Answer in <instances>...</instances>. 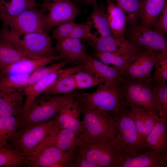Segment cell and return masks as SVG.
<instances>
[{
    "label": "cell",
    "mask_w": 167,
    "mask_h": 167,
    "mask_svg": "<svg viewBox=\"0 0 167 167\" xmlns=\"http://www.w3.org/2000/svg\"><path fill=\"white\" fill-rule=\"evenodd\" d=\"M118 81H107L91 93L74 92L82 109L92 110L114 119L126 106Z\"/></svg>",
    "instance_id": "cell-1"
},
{
    "label": "cell",
    "mask_w": 167,
    "mask_h": 167,
    "mask_svg": "<svg viewBox=\"0 0 167 167\" xmlns=\"http://www.w3.org/2000/svg\"><path fill=\"white\" fill-rule=\"evenodd\" d=\"M77 146L88 159L99 167H117L129 156L116 139H90L80 135Z\"/></svg>",
    "instance_id": "cell-2"
},
{
    "label": "cell",
    "mask_w": 167,
    "mask_h": 167,
    "mask_svg": "<svg viewBox=\"0 0 167 167\" xmlns=\"http://www.w3.org/2000/svg\"><path fill=\"white\" fill-rule=\"evenodd\" d=\"M0 38L4 39L29 55L38 58L56 56L51 38L45 31L18 35L8 27L0 28Z\"/></svg>",
    "instance_id": "cell-3"
},
{
    "label": "cell",
    "mask_w": 167,
    "mask_h": 167,
    "mask_svg": "<svg viewBox=\"0 0 167 167\" xmlns=\"http://www.w3.org/2000/svg\"><path fill=\"white\" fill-rule=\"evenodd\" d=\"M118 83L126 105L140 107L153 112L159 117L156 89L151 81L122 75Z\"/></svg>",
    "instance_id": "cell-4"
},
{
    "label": "cell",
    "mask_w": 167,
    "mask_h": 167,
    "mask_svg": "<svg viewBox=\"0 0 167 167\" xmlns=\"http://www.w3.org/2000/svg\"><path fill=\"white\" fill-rule=\"evenodd\" d=\"M54 134L52 118L44 122L19 129L11 137L8 144L11 148L27 156L46 139Z\"/></svg>",
    "instance_id": "cell-5"
},
{
    "label": "cell",
    "mask_w": 167,
    "mask_h": 167,
    "mask_svg": "<svg viewBox=\"0 0 167 167\" xmlns=\"http://www.w3.org/2000/svg\"><path fill=\"white\" fill-rule=\"evenodd\" d=\"M64 98V95L60 96L42 94L39 96L27 111L18 117V129L44 122L52 118L60 110Z\"/></svg>",
    "instance_id": "cell-6"
},
{
    "label": "cell",
    "mask_w": 167,
    "mask_h": 167,
    "mask_svg": "<svg viewBox=\"0 0 167 167\" xmlns=\"http://www.w3.org/2000/svg\"><path fill=\"white\" fill-rule=\"evenodd\" d=\"M74 92L65 94L61 108L52 118L55 134L63 129H68L79 135L83 131L80 119L82 109L75 100Z\"/></svg>",
    "instance_id": "cell-7"
},
{
    "label": "cell",
    "mask_w": 167,
    "mask_h": 167,
    "mask_svg": "<svg viewBox=\"0 0 167 167\" xmlns=\"http://www.w3.org/2000/svg\"><path fill=\"white\" fill-rule=\"evenodd\" d=\"M82 114L84 127L82 135L90 139L116 138L113 118L85 109H82Z\"/></svg>",
    "instance_id": "cell-8"
},
{
    "label": "cell",
    "mask_w": 167,
    "mask_h": 167,
    "mask_svg": "<svg viewBox=\"0 0 167 167\" xmlns=\"http://www.w3.org/2000/svg\"><path fill=\"white\" fill-rule=\"evenodd\" d=\"M73 153L64 152L54 146L41 145L26 156L27 166L73 167Z\"/></svg>",
    "instance_id": "cell-9"
},
{
    "label": "cell",
    "mask_w": 167,
    "mask_h": 167,
    "mask_svg": "<svg viewBox=\"0 0 167 167\" xmlns=\"http://www.w3.org/2000/svg\"><path fill=\"white\" fill-rule=\"evenodd\" d=\"M116 131V138L129 156L137 155L142 151L140 147L135 123L129 115L127 106L114 118Z\"/></svg>",
    "instance_id": "cell-10"
},
{
    "label": "cell",
    "mask_w": 167,
    "mask_h": 167,
    "mask_svg": "<svg viewBox=\"0 0 167 167\" xmlns=\"http://www.w3.org/2000/svg\"><path fill=\"white\" fill-rule=\"evenodd\" d=\"M124 37L136 46L153 51L167 52V41L165 36L151 29L137 24L126 25Z\"/></svg>",
    "instance_id": "cell-11"
},
{
    "label": "cell",
    "mask_w": 167,
    "mask_h": 167,
    "mask_svg": "<svg viewBox=\"0 0 167 167\" xmlns=\"http://www.w3.org/2000/svg\"><path fill=\"white\" fill-rule=\"evenodd\" d=\"M41 6L47 12L44 19V29L46 32L61 24L74 21L80 12L71 0H54L47 4L41 3Z\"/></svg>",
    "instance_id": "cell-12"
},
{
    "label": "cell",
    "mask_w": 167,
    "mask_h": 167,
    "mask_svg": "<svg viewBox=\"0 0 167 167\" xmlns=\"http://www.w3.org/2000/svg\"><path fill=\"white\" fill-rule=\"evenodd\" d=\"M46 11L42 7L38 8L35 6L27 8L11 21L8 28L18 35L45 31L44 19Z\"/></svg>",
    "instance_id": "cell-13"
},
{
    "label": "cell",
    "mask_w": 167,
    "mask_h": 167,
    "mask_svg": "<svg viewBox=\"0 0 167 167\" xmlns=\"http://www.w3.org/2000/svg\"><path fill=\"white\" fill-rule=\"evenodd\" d=\"M80 69L81 67L79 65L71 68H61L27 86L24 90L25 98L22 114L27 111L37 98L59 79L68 75L74 74Z\"/></svg>",
    "instance_id": "cell-14"
},
{
    "label": "cell",
    "mask_w": 167,
    "mask_h": 167,
    "mask_svg": "<svg viewBox=\"0 0 167 167\" xmlns=\"http://www.w3.org/2000/svg\"><path fill=\"white\" fill-rule=\"evenodd\" d=\"M156 61L154 51L144 49L131 62L120 71L125 77L151 81V73Z\"/></svg>",
    "instance_id": "cell-15"
},
{
    "label": "cell",
    "mask_w": 167,
    "mask_h": 167,
    "mask_svg": "<svg viewBox=\"0 0 167 167\" xmlns=\"http://www.w3.org/2000/svg\"><path fill=\"white\" fill-rule=\"evenodd\" d=\"M145 49L136 46L126 40L116 51L99 53L96 56L105 64H112L120 72L125 66L135 59Z\"/></svg>",
    "instance_id": "cell-16"
},
{
    "label": "cell",
    "mask_w": 167,
    "mask_h": 167,
    "mask_svg": "<svg viewBox=\"0 0 167 167\" xmlns=\"http://www.w3.org/2000/svg\"><path fill=\"white\" fill-rule=\"evenodd\" d=\"M127 105L128 113L133 120L136 127L140 147L143 150L146 138L153 128L158 116L153 112L140 107Z\"/></svg>",
    "instance_id": "cell-17"
},
{
    "label": "cell",
    "mask_w": 167,
    "mask_h": 167,
    "mask_svg": "<svg viewBox=\"0 0 167 167\" xmlns=\"http://www.w3.org/2000/svg\"><path fill=\"white\" fill-rule=\"evenodd\" d=\"M55 49L66 61L84 64L89 54L81 40L68 37L57 41Z\"/></svg>",
    "instance_id": "cell-18"
},
{
    "label": "cell",
    "mask_w": 167,
    "mask_h": 167,
    "mask_svg": "<svg viewBox=\"0 0 167 167\" xmlns=\"http://www.w3.org/2000/svg\"><path fill=\"white\" fill-rule=\"evenodd\" d=\"M167 152L160 153L153 150L140 152L125 157L117 167H167Z\"/></svg>",
    "instance_id": "cell-19"
},
{
    "label": "cell",
    "mask_w": 167,
    "mask_h": 167,
    "mask_svg": "<svg viewBox=\"0 0 167 167\" xmlns=\"http://www.w3.org/2000/svg\"><path fill=\"white\" fill-rule=\"evenodd\" d=\"M24 90L14 92L0 91V116L18 117L23 112Z\"/></svg>",
    "instance_id": "cell-20"
},
{
    "label": "cell",
    "mask_w": 167,
    "mask_h": 167,
    "mask_svg": "<svg viewBox=\"0 0 167 167\" xmlns=\"http://www.w3.org/2000/svg\"><path fill=\"white\" fill-rule=\"evenodd\" d=\"M167 121L156 117L154 126L147 136L144 149L149 148L160 153L167 152Z\"/></svg>",
    "instance_id": "cell-21"
},
{
    "label": "cell",
    "mask_w": 167,
    "mask_h": 167,
    "mask_svg": "<svg viewBox=\"0 0 167 167\" xmlns=\"http://www.w3.org/2000/svg\"><path fill=\"white\" fill-rule=\"evenodd\" d=\"M62 58L59 55L39 58H26L9 66L0 74H31L37 69L46 66L52 61Z\"/></svg>",
    "instance_id": "cell-22"
},
{
    "label": "cell",
    "mask_w": 167,
    "mask_h": 167,
    "mask_svg": "<svg viewBox=\"0 0 167 167\" xmlns=\"http://www.w3.org/2000/svg\"><path fill=\"white\" fill-rule=\"evenodd\" d=\"M167 0H142L138 25L152 29L167 5Z\"/></svg>",
    "instance_id": "cell-23"
},
{
    "label": "cell",
    "mask_w": 167,
    "mask_h": 167,
    "mask_svg": "<svg viewBox=\"0 0 167 167\" xmlns=\"http://www.w3.org/2000/svg\"><path fill=\"white\" fill-rule=\"evenodd\" d=\"M83 69L105 82L118 81L122 76L115 67H111L89 55L84 63Z\"/></svg>",
    "instance_id": "cell-24"
},
{
    "label": "cell",
    "mask_w": 167,
    "mask_h": 167,
    "mask_svg": "<svg viewBox=\"0 0 167 167\" xmlns=\"http://www.w3.org/2000/svg\"><path fill=\"white\" fill-rule=\"evenodd\" d=\"M36 6V3L28 0H0V20L2 26L8 27L11 21L23 11Z\"/></svg>",
    "instance_id": "cell-25"
},
{
    "label": "cell",
    "mask_w": 167,
    "mask_h": 167,
    "mask_svg": "<svg viewBox=\"0 0 167 167\" xmlns=\"http://www.w3.org/2000/svg\"><path fill=\"white\" fill-rule=\"evenodd\" d=\"M106 12L112 34L124 38L126 19L124 11L111 0H107Z\"/></svg>",
    "instance_id": "cell-26"
},
{
    "label": "cell",
    "mask_w": 167,
    "mask_h": 167,
    "mask_svg": "<svg viewBox=\"0 0 167 167\" xmlns=\"http://www.w3.org/2000/svg\"><path fill=\"white\" fill-rule=\"evenodd\" d=\"M79 137L71 130L63 129L46 139L40 145L54 146L64 152L72 154L77 146Z\"/></svg>",
    "instance_id": "cell-27"
},
{
    "label": "cell",
    "mask_w": 167,
    "mask_h": 167,
    "mask_svg": "<svg viewBox=\"0 0 167 167\" xmlns=\"http://www.w3.org/2000/svg\"><path fill=\"white\" fill-rule=\"evenodd\" d=\"M28 58H36L29 55L9 41L0 38V73L12 64Z\"/></svg>",
    "instance_id": "cell-28"
},
{
    "label": "cell",
    "mask_w": 167,
    "mask_h": 167,
    "mask_svg": "<svg viewBox=\"0 0 167 167\" xmlns=\"http://www.w3.org/2000/svg\"><path fill=\"white\" fill-rule=\"evenodd\" d=\"M91 40L90 45L96 54L115 52L126 40L124 38H120L112 34L106 36L98 37L96 34Z\"/></svg>",
    "instance_id": "cell-29"
},
{
    "label": "cell",
    "mask_w": 167,
    "mask_h": 167,
    "mask_svg": "<svg viewBox=\"0 0 167 167\" xmlns=\"http://www.w3.org/2000/svg\"><path fill=\"white\" fill-rule=\"evenodd\" d=\"M92 11L88 20H92V23L100 36L104 37L112 34L106 14V7L103 4L97 2L91 5Z\"/></svg>",
    "instance_id": "cell-30"
},
{
    "label": "cell",
    "mask_w": 167,
    "mask_h": 167,
    "mask_svg": "<svg viewBox=\"0 0 167 167\" xmlns=\"http://www.w3.org/2000/svg\"><path fill=\"white\" fill-rule=\"evenodd\" d=\"M30 74H0V91L14 92L24 90Z\"/></svg>",
    "instance_id": "cell-31"
},
{
    "label": "cell",
    "mask_w": 167,
    "mask_h": 167,
    "mask_svg": "<svg viewBox=\"0 0 167 167\" xmlns=\"http://www.w3.org/2000/svg\"><path fill=\"white\" fill-rule=\"evenodd\" d=\"M27 165L25 155L9 146L0 145V166L19 167Z\"/></svg>",
    "instance_id": "cell-32"
},
{
    "label": "cell",
    "mask_w": 167,
    "mask_h": 167,
    "mask_svg": "<svg viewBox=\"0 0 167 167\" xmlns=\"http://www.w3.org/2000/svg\"><path fill=\"white\" fill-rule=\"evenodd\" d=\"M113 0L124 11L126 17V25H138L142 0Z\"/></svg>",
    "instance_id": "cell-33"
},
{
    "label": "cell",
    "mask_w": 167,
    "mask_h": 167,
    "mask_svg": "<svg viewBox=\"0 0 167 167\" xmlns=\"http://www.w3.org/2000/svg\"><path fill=\"white\" fill-rule=\"evenodd\" d=\"M19 117L0 116V145L9 146V141L19 127Z\"/></svg>",
    "instance_id": "cell-34"
},
{
    "label": "cell",
    "mask_w": 167,
    "mask_h": 167,
    "mask_svg": "<svg viewBox=\"0 0 167 167\" xmlns=\"http://www.w3.org/2000/svg\"><path fill=\"white\" fill-rule=\"evenodd\" d=\"M74 74L66 75L59 79L43 94L56 95L68 94L77 89Z\"/></svg>",
    "instance_id": "cell-35"
},
{
    "label": "cell",
    "mask_w": 167,
    "mask_h": 167,
    "mask_svg": "<svg viewBox=\"0 0 167 167\" xmlns=\"http://www.w3.org/2000/svg\"><path fill=\"white\" fill-rule=\"evenodd\" d=\"M77 89H85L99 86L105 81L83 68L74 75Z\"/></svg>",
    "instance_id": "cell-36"
},
{
    "label": "cell",
    "mask_w": 167,
    "mask_h": 167,
    "mask_svg": "<svg viewBox=\"0 0 167 167\" xmlns=\"http://www.w3.org/2000/svg\"><path fill=\"white\" fill-rule=\"evenodd\" d=\"M156 61L155 71L152 75L151 82H166L167 79V52L154 51Z\"/></svg>",
    "instance_id": "cell-37"
},
{
    "label": "cell",
    "mask_w": 167,
    "mask_h": 167,
    "mask_svg": "<svg viewBox=\"0 0 167 167\" xmlns=\"http://www.w3.org/2000/svg\"><path fill=\"white\" fill-rule=\"evenodd\" d=\"M153 84L156 89L159 117L161 119L167 121V86L166 82H157Z\"/></svg>",
    "instance_id": "cell-38"
},
{
    "label": "cell",
    "mask_w": 167,
    "mask_h": 167,
    "mask_svg": "<svg viewBox=\"0 0 167 167\" xmlns=\"http://www.w3.org/2000/svg\"><path fill=\"white\" fill-rule=\"evenodd\" d=\"M67 63V62L64 60L62 62L49 66H45L37 69L30 74L27 86L32 84L56 71L62 68Z\"/></svg>",
    "instance_id": "cell-39"
},
{
    "label": "cell",
    "mask_w": 167,
    "mask_h": 167,
    "mask_svg": "<svg viewBox=\"0 0 167 167\" xmlns=\"http://www.w3.org/2000/svg\"><path fill=\"white\" fill-rule=\"evenodd\" d=\"M92 24L89 20L83 23L76 24L69 37L80 40L91 39L96 35L91 32Z\"/></svg>",
    "instance_id": "cell-40"
},
{
    "label": "cell",
    "mask_w": 167,
    "mask_h": 167,
    "mask_svg": "<svg viewBox=\"0 0 167 167\" xmlns=\"http://www.w3.org/2000/svg\"><path fill=\"white\" fill-rule=\"evenodd\" d=\"M76 24L71 21L58 25L52 29L51 39L57 41L69 37Z\"/></svg>",
    "instance_id": "cell-41"
},
{
    "label": "cell",
    "mask_w": 167,
    "mask_h": 167,
    "mask_svg": "<svg viewBox=\"0 0 167 167\" xmlns=\"http://www.w3.org/2000/svg\"><path fill=\"white\" fill-rule=\"evenodd\" d=\"M72 162L73 167H99L89 161L77 146L73 153Z\"/></svg>",
    "instance_id": "cell-42"
},
{
    "label": "cell",
    "mask_w": 167,
    "mask_h": 167,
    "mask_svg": "<svg viewBox=\"0 0 167 167\" xmlns=\"http://www.w3.org/2000/svg\"><path fill=\"white\" fill-rule=\"evenodd\" d=\"M151 29L163 36L167 35V5L161 11Z\"/></svg>",
    "instance_id": "cell-43"
},
{
    "label": "cell",
    "mask_w": 167,
    "mask_h": 167,
    "mask_svg": "<svg viewBox=\"0 0 167 167\" xmlns=\"http://www.w3.org/2000/svg\"><path fill=\"white\" fill-rule=\"evenodd\" d=\"M87 4L92 5L96 2V0H81Z\"/></svg>",
    "instance_id": "cell-44"
},
{
    "label": "cell",
    "mask_w": 167,
    "mask_h": 167,
    "mask_svg": "<svg viewBox=\"0 0 167 167\" xmlns=\"http://www.w3.org/2000/svg\"><path fill=\"white\" fill-rule=\"evenodd\" d=\"M54 0H44L42 4H46L52 2Z\"/></svg>",
    "instance_id": "cell-45"
},
{
    "label": "cell",
    "mask_w": 167,
    "mask_h": 167,
    "mask_svg": "<svg viewBox=\"0 0 167 167\" xmlns=\"http://www.w3.org/2000/svg\"><path fill=\"white\" fill-rule=\"evenodd\" d=\"M28 0L31 2L34 3H36L35 2V0Z\"/></svg>",
    "instance_id": "cell-46"
}]
</instances>
